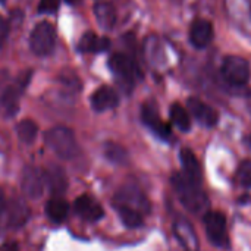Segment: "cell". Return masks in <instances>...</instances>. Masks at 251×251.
I'll list each match as a JSON object with an SVG mask.
<instances>
[{
  "mask_svg": "<svg viewBox=\"0 0 251 251\" xmlns=\"http://www.w3.org/2000/svg\"><path fill=\"white\" fill-rule=\"evenodd\" d=\"M235 181L240 187L250 188L251 187V162L244 160L240 163L237 172H235Z\"/></svg>",
  "mask_w": 251,
  "mask_h": 251,
  "instance_id": "484cf974",
  "label": "cell"
},
{
  "mask_svg": "<svg viewBox=\"0 0 251 251\" xmlns=\"http://www.w3.org/2000/svg\"><path fill=\"white\" fill-rule=\"evenodd\" d=\"M44 140H46L47 147L57 157H60L63 160H72L79 153L75 135L66 126H54V128H51L50 131L46 132Z\"/></svg>",
  "mask_w": 251,
  "mask_h": 251,
  "instance_id": "7a4b0ae2",
  "label": "cell"
},
{
  "mask_svg": "<svg viewBox=\"0 0 251 251\" xmlns=\"http://www.w3.org/2000/svg\"><path fill=\"white\" fill-rule=\"evenodd\" d=\"M4 209H6V213H7V225L9 226L19 228V226L25 225V222L29 218L28 207L22 201H19V200L10 201Z\"/></svg>",
  "mask_w": 251,
  "mask_h": 251,
  "instance_id": "ac0fdd59",
  "label": "cell"
},
{
  "mask_svg": "<svg viewBox=\"0 0 251 251\" xmlns=\"http://www.w3.org/2000/svg\"><path fill=\"white\" fill-rule=\"evenodd\" d=\"M56 44V29L50 22L37 24L29 35V47L38 56H47L53 51Z\"/></svg>",
  "mask_w": 251,
  "mask_h": 251,
  "instance_id": "3957f363",
  "label": "cell"
},
{
  "mask_svg": "<svg viewBox=\"0 0 251 251\" xmlns=\"http://www.w3.org/2000/svg\"><path fill=\"white\" fill-rule=\"evenodd\" d=\"M141 118H143V122L157 135L160 137L162 140H168L171 135H172V129L171 126L163 122L157 113V110L151 106H144L143 107V112H141Z\"/></svg>",
  "mask_w": 251,
  "mask_h": 251,
  "instance_id": "5bb4252c",
  "label": "cell"
},
{
  "mask_svg": "<svg viewBox=\"0 0 251 251\" xmlns=\"http://www.w3.org/2000/svg\"><path fill=\"white\" fill-rule=\"evenodd\" d=\"M66 1H68V3H76L78 0H66Z\"/></svg>",
  "mask_w": 251,
  "mask_h": 251,
  "instance_id": "4dcf8cb0",
  "label": "cell"
},
{
  "mask_svg": "<svg viewBox=\"0 0 251 251\" xmlns=\"http://www.w3.org/2000/svg\"><path fill=\"white\" fill-rule=\"evenodd\" d=\"M44 190V175L35 168H26L22 175V191L29 199H38Z\"/></svg>",
  "mask_w": 251,
  "mask_h": 251,
  "instance_id": "4fadbf2b",
  "label": "cell"
},
{
  "mask_svg": "<svg viewBox=\"0 0 251 251\" xmlns=\"http://www.w3.org/2000/svg\"><path fill=\"white\" fill-rule=\"evenodd\" d=\"M118 209V213L121 216V221L124 222L125 226L128 228H138L143 225L144 222V215L140 213L138 210L135 209H131V207H125V206H116Z\"/></svg>",
  "mask_w": 251,
  "mask_h": 251,
  "instance_id": "7402d4cb",
  "label": "cell"
},
{
  "mask_svg": "<svg viewBox=\"0 0 251 251\" xmlns=\"http://www.w3.org/2000/svg\"><path fill=\"white\" fill-rule=\"evenodd\" d=\"M109 68L125 84H134L135 78L140 76L138 66L134 62V59L124 53H115L109 59Z\"/></svg>",
  "mask_w": 251,
  "mask_h": 251,
  "instance_id": "ba28073f",
  "label": "cell"
},
{
  "mask_svg": "<svg viewBox=\"0 0 251 251\" xmlns=\"http://www.w3.org/2000/svg\"><path fill=\"white\" fill-rule=\"evenodd\" d=\"M213 26L209 21L206 19H196L191 24L190 29V41L194 47L197 49H204L207 47L212 40H213Z\"/></svg>",
  "mask_w": 251,
  "mask_h": 251,
  "instance_id": "7c38bea8",
  "label": "cell"
},
{
  "mask_svg": "<svg viewBox=\"0 0 251 251\" xmlns=\"http://www.w3.org/2000/svg\"><path fill=\"white\" fill-rule=\"evenodd\" d=\"M74 209L79 218H82L84 221H88V222H97L104 216L103 207L90 196L78 197L74 203Z\"/></svg>",
  "mask_w": 251,
  "mask_h": 251,
  "instance_id": "8fae6325",
  "label": "cell"
},
{
  "mask_svg": "<svg viewBox=\"0 0 251 251\" xmlns=\"http://www.w3.org/2000/svg\"><path fill=\"white\" fill-rule=\"evenodd\" d=\"M222 76L231 85H244L250 79V65L240 56H228L222 63Z\"/></svg>",
  "mask_w": 251,
  "mask_h": 251,
  "instance_id": "5b68a950",
  "label": "cell"
},
{
  "mask_svg": "<svg viewBox=\"0 0 251 251\" xmlns=\"http://www.w3.org/2000/svg\"><path fill=\"white\" fill-rule=\"evenodd\" d=\"M116 206H125L138 210L140 213L146 215L150 212V201L146 197V194L135 185H125L122 187L116 197H115Z\"/></svg>",
  "mask_w": 251,
  "mask_h": 251,
  "instance_id": "52a82bcc",
  "label": "cell"
},
{
  "mask_svg": "<svg viewBox=\"0 0 251 251\" xmlns=\"http://www.w3.org/2000/svg\"><path fill=\"white\" fill-rule=\"evenodd\" d=\"M94 15L99 22V25L104 29L113 28L116 22V12L112 4L109 3H97L94 6Z\"/></svg>",
  "mask_w": 251,
  "mask_h": 251,
  "instance_id": "ffe728a7",
  "label": "cell"
},
{
  "mask_svg": "<svg viewBox=\"0 0 251 251\" xmlns=\"http://www.w3.org/2000/svg\"><path fill=\"white\" fill-rule=\"evenodd\" d=\"M204 228L210 243L219 249L229 247V237L226 229V218L222 212L204 213Z\"/></svg>",
  "mask_w": 251,
  "mask_h": 251,
  "instance_id": "277c9868",
  "label": "cell"
},
{
  "mask_svg": "<svg viewBox=\"0 0 251 251\" xmlns=\"http://www.w3.org/2000/svg\"><path fill=\"white\" fill-rule=\"evenodd\" d=\"M44 181L50 187L53 193H62L68 187V181L65 176V172L60 168H51L44 174Z\"/></svg>",
  "mask_w": 251,
  "mask_h": 251,
  "instance_id": "44dd1931",
  "label": "cell"
},
{
  "mask_svg": "<svg viewBox=\"0 0 251 251\" xmlns=\"http://www.w3.org/2000/svg\"><path fill=\"white\" fill-rule=\"evenodd\" d=\"M3 210H4V203H3V200H1V197H0V216H1V213H3Z\"/></svg>",
  "mask_w": 251,
  "mask_h": 251,
  "instance_id": "f546056e",
  "label": "cell"
},
{
  "mask_svg": "<svg viewBox=\"0 0 251 251\" xmlns=\"http://www.w3.org/2000/svg\"><path fill=\"white\" fill-rule=\"evenodd\" d=\"M118 103H119L118 93L112 87H107V85L97 88L91 96V106L97 112H104V110L113 109L118 106Z\"/></svg>",
  "mask_w": 251,
  "mask_h": 251,
  "instance_id": "9a60e30c",
  "label": "cell"
},
{
  "mask_svg": "<svg viewBox=\"0 0 251 251\" xmlns=\"http://www.w3.org/2000/svg\"><path fill=\"white\" fill-rule=\"evenodd\" d=\"M31 78V72L21 75V79L13 84L9 85L3 94L0 96V113L4 118H12L16 115V112L19 110V99H21V93L24 91V88L26 87L28 81Z\"/></svg>",
  "mask_w": 251,
  "mask_h": 251,
  "instance_id": "8992f818",
  "label": "cell"
},
{
  "mask_svg": "<svg viewBox=\"0 0 251 251\" xmlns=\"http://www.w3.org/2000/svg\"><path fill=\"white\" fill-rule=\"evenodd\" d=\"M171 182L179 201L187 210H190L194 215L207 213L210 203L207 194L201 188V182L193 181L182 172L174 174Z\"/></svg>",
  "mask_w": 251,
  "mask_h": 251,
  "instance_id": "6da1fadb",
  "label": "cell"
},
{
  "mask_svg": "<svg viewBox=\"0 0 251 251\" xmlns=\"http://www.w3.org/2000/svg\"><path fill=\"white\" fill-rule=\"evenodd\" d=\"M249 146H250V149H251V138L249 140Z\"/></svg>",
  "mask_w": 251,
  "mask_h": 251,
  "instance_id": "1f68e13d",
  "label": "cell"
},
{
  "mask_svg": "<svg viewBox=\"0 0 251 251\" xmlns=\"http://www.w3.org/2000/svg\"><path fill=\"white\" fill-rule=\"evenodd\" d=\"M187 106H188L190 113L194 116V119L200 125L212 128L219 122L218 112L212 106H209L207 103H204V101H201V100H199L196 97H190L188 101H187Z\"/></svg>",
  "mask_w": 251,
  "mask_h": 251,
  "instance_id": "30bf717a",
  "label": "cell"
},
{
  "mask_svg": "<svg viewBox=\"0 0 251 251\" xmlns=\"http://www.w3.org/2000/svg\"><path fill=\"white\" fill-rule=\"evenodd\" d=\"M0 251H18V247H16V244H4Z\"/></svg>",
  "mask_w": 251,
  "mask_h": 251,
  "instance_id": "f1b7e54d",
  "label": "cell"
},
{
  "mask_svg": "<svg viewBox=\"0 0 251 251\" xmlns=\"http://www.w3.org/2000/svg\"><path fill=\"white\" fill-rule=\"evenodd\" d=\"M16 132H18V137L22 143L25 144H31L35 137H37V132H38V128H37V124L31 119H25V121H21L16 126Z\"/></svg>",
  "mask_w": 251,
  "mask_h": 251,
  "instance_id": "cb8c5ba5",
  "label": "cell"
},
{
  "mask_svg": "<svg viewBox=\"0 0 251 251\" xmlns=\"http://www.w3.org/2000/svg\"><path fill=\"white\" fill-rule=\"evenodd\" d=\"M0 1H3V0H0Z\"/></svg>",
  "mask_w": 251,
  "mask_h": 251,
  "instance_id": "d6a6232c",
  "label": "cell"
},
{
  "mask_svg": "<svg viewBox=\"0 0 251 251\" xmlns=\"http://www.w3.org/2000/svg\"><path fill=\"white\" fill-rule=\"evenodd\" d=\"M174 234L178 238L179 244L185 251H199L200 243L197 232L193 226V224L185 218H178L174 222Z\"/></svg>",
  "mask_w": 251,
  "mask_h": 251,
  "instance_id": "9c48e42d",
  "label": "cell"
},
{
  "mask_svg": "<svg viewBox=\"0 0 251 251\" xmlns=\"http://www.w3.org/2000/svg\"><path fill=\"white\" fill-rule=\"evenodd\" d=\"M179 157H181V163L184 168V174L188 178H191L193 181L201 182L203 172H201V166H200V162L197 160L196 154L190 149H182L179 153Z\"/></svg>",
  "mask_w": 251,
  "mask_h": 251,
  "instance_id": "e0dca14e",
  "label": "cell"
},
{
  "mask_svg": "<svg viewBox=\"0 0 251 251\" xmlns=\"http://www.w3.org/2000/svg\"><path fill=\"white\" fill-rule=\"evenodd\" d=\"M104 156L116 165H125L128 162L126 150L122 146L115 144V143H106L104 144Z\"/></svg>",
  "mask_w": 251,
  "mask_h": 251,
  "instance_id": "d4e9b609",
  "label": "cell"
},
{
  "mask_svg": "<svg viewBox=\"0 0 251 251\" xmlns=\"http://www.w3.org/2000/svg\"><path fill=\"white\" fill-rule=\"evenodd\" d=\"M60 0H40L38 12L40 13H54L59 9Z\"/></svg>",
  "mask_w": 251,
  "mask_h": 251,
  "instance_id": "4316f807",
  "label": "cell"
},
{
  "mask_svg": "<svg viewBox=\"0 0 251 251\" xmlns=\"http://www.w3.org/2000/svg\"><path fill=\"white\" fill-rule=\"evenodd\" d=\"M171 119L174 122L175 126H178L181 131L187 132L191 128V119H190V113L181 106V104H174L171 107Z\"/></svg>",
  "mask_w": 251,
  "mask_h": 251,
  "instance_id": "603a6c76",
  "label": "cell"
},
{
  "mask_svg": "<svg viewBox=\"0 0 251 251\" xmlns=\"http://www.w3.org/2000/svg\"><path fill=\"white\" fill-rule=\"evenodd\" d=\"M46 213L49 216V219L54 224H62L68 213H69V204L66 200L60 199V197H56V199H51L47 206H46Z\"/></svg>",
  "mask_w": 251,
  "mask_h": 251,
  "instance_id": "d6986e66",
  "label": "cell"
},
{
  "mask_svg": "<svg viewBox=\"0 0 251 251\" xmlns=\"http://www.w3.org/2000/svg\"><path fill=\"white\" fill-rule=\"evenodd\" d=\"M7 34H9V22L3 16H0V46L7 38Z\"/></svg>",
  "mask_w": 251,
  "mask_h": 251,
  "instance_id": "83f0119b",
  "label": "cell"
},
{
  "mask_svg": "<svg viewBox=\"0 0 251 251\" xmlns=\"http://www.w3.org/2000/svg\"><path fill=\"white\" fill-rule=\"evenodd\" d=\"M109 47L110 40L107 37H99L94 32H85L78 43V49L82 53H101Z\"/></svg>",
  "mask_w": 251,
  "mask_h": 251,
  "instance_id": "2e32d148",
  "label": "cell"
}]
</instances>
